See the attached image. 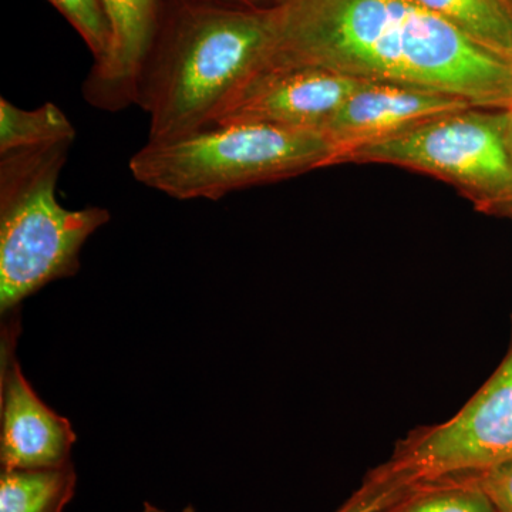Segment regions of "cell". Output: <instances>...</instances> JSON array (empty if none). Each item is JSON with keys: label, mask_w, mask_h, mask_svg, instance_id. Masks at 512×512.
<instances>
[{"label": "cell", "mask_w": 512, "mask_h": 512, "mask_svg": "<svg viewBox=\"0 0 512 512\" xmlns=\"http://www.w3.org/2000/svg\"><path fill=\"white\" fill-rule=\"evenodd\" d=\"M138 512H165L161 510V508L156 507V505L150 504V503H144L143 508H141ZM181 512H197L195 511L194 507H191V505H188V507H185L183 511Z\"/></svg>", "instance_id": "obj_20"}, {"label": "cell", "mask_w": 512, "mask_h": 512, "mask_svg": "<svg viewBox=\"0 0 512 512\" xmlns=\"http://www.w3.org/2000/svg\"><path fill=\"white\" fill-rule=\"evenodd\" d=\"M362 82L322 67L269 64L244 84L212 127L258 123L320 133Z\"/></svg>", "instance_id": "obj_8"}, {"label": "cell", "mask_w": 512, "mask_h": 512, "mask_svg": "<svg viewBox=\"0 0 512 512\" xmlns=\"http://www.w3.org/2000/svg\"><path fill=\"white\" fill-rule=\"evenodd\" d=\"M460 474L480 485L481 490L493 501L497 512H512V460L485 470Z\"/></svg>", "instance_id": "obj_17"}, {"label": "cell", "mask_w": 512, "mask_h": 512, "mask_svg": "<svg viewBox=\"0 0 512 512\" xmlns=\"http://www.w3.org/2000/svg\"><path fill=\"white\" fill-rule=\"evenodd\" d=\"M82 36L99 64L109 56L113 35L103 0H47Z\"/></svg>", "instance_id": "obj_16"}, {"label": "cell", "mask_w": 512, "mask_h": 512, "mask_svg": "<svg viewBox=\"0 0 512 512\" xmlns=\"http://www.w3.org/2000/svg\"><path fill=\"white\" fill-rule=\"evenodd\" d=\"M276 12L215 0H167L138 82L148 141L214 126L225 106L274 52Z\"/></svg>", "instance_id": "obj_2"}, {"label": "cell", "mask_w": 512, "mask_h": 512, "mask_svg": "<svg viewBox=\"0 0 512 512\" xmlns=\"http://www.w3.org/2000/svg\"><path fill=\"white\" fill-rule=\"evenodd\" d=\"M76 485L73 461L39 470H2L0 512H64Z\"/></svg>", "instance_id": "obj_11"}, {"label": "cell", "mask_w": 512, "mask_h": 512, "mask_svg": "<svg viewBox=\"0 0 512 512\" xmlns=\"http://www.w3.org/2000/svg\"><path fill=\"white\" fill-rule=\"evenodd\" d=\"M501 2H503L504 5L507 6V8L510 9V12L512 13V0H501Z\"/></svg>", "instance_id": "obj_21"}, {"label": "cell", "mask_w": 512, "mask_h": 512, "mask_svg": "<svg viewBox=\"0 0 512 512\" xmlns=\"http://www.w3.org/2000/svg\"><path fill=\"white\" fill-rule=\"evenodd\" d=\"M319 131L237 123L148 143L130 158L134 180L175 200L217 201L231 192L330 167Z\"/></svg>", "instance_id": "obj_4"}, {"label": "cell", "mask_w": 512, "mask_h": 512, "mask_svg": "<svg viewBox=\"0 0 512 512\" xmlns=\"http://www.w3.org/2000/svg\"><path fill=\"white\" fill-rule=\"evenodd\" d=\"M500 117L505 144L512 157V109L500 111Z\"/></svg>", "instance_id": "obj_19"}, {"label": "cell", "mask_w": 512, "mask_h": 512, "mask_svg": "<svg viewBox=\"0 0 512 512\" xmlns=\"http://www.w3.org/2000/svg\"><path fill=\"white\" fill-rule=\"evenodd\" d=\"M383 512H497L493 501L464 474L420 480Z\"/></svg>", "instance_id": "obj_14"}, {"label": "cell", "mask_w": 512, "mask_h": 512, "mask_svg": "<svg viewBox=\"0 0 512 512\" xmlns=\"http://www.w3.org/2000/svg\"><path fill=\"white\" fill-rule=\"evenodd\" d=\"M512 460V318L507 353L490 379L451 419L417 427L389 463L416 480L485 470Z\"/></svg>", "instance_id": "obj_6"}, {"label": "cell", "mask_w": 512, "mask_h": 512, "mask_svg": "<svg viewBox=\"0 0 512 512\" xmlns=\"http://www.w3.org/2000/svg\"><path fill=\"white\" fill-rule=\"evenodd\" d=\"M3 316L0 343V466L39 470L72 461L77 437L72 424L33 390L16 357L18 311Z\"/></svg>", "instance_id": "obj_7"}, {"label": "cell", "mask_w": 512, "mask_h": 512, "mask_svg": "<svg viewBox=\"0 0 512 512\" xmlns=\"http://www.w3.org/2000/svg\"><path fill=\"white\" fill-rule=\"evenodd\" d=\"M478 45L512 62V13L501 0H414Z\"/></svg>", "instance_id": "obj_12"}, {"label": "cell", "mask_w": 512, "mask_h": 512, "mask_svg": "<svg viewBox=\"0 0 512 512\" xmlns=\"http://www.w3.org/2000/svg\"><path fill=\"white\" fill-rule=\"evenodd\" d=\"M74 141L0 156V312L80 268L87 239L110 221L106 208L67 210L57 181Z\"/></svg>", "instance_id": "obj_3"}, {"label": "cell", "mask_w": 512, "mask_h": 512, "mask_svg": "<svg viewBox=\"0 0 512 512\" xmlns=\"http://www.w3.org/2000/svg\"><path fill=\"white\" fill-rule=\"evenodd\" d=\"M417 481L386 461L369 471L362 485L336 512H383L400 500Z\"/></svg>", "instance_id": "obj_15"}, {"label": "cell", "mask_w": 512, "mask_h": 512, "mask_svg": "<svg viewBox=\"0 0 512 512\" xmlns=\"http://www.w3.org/2000/svg\"><path fill=\"white\" fill-rule=\"evenodd\" d=\"M468 101L403 84L366 82L350 94L320 133L332 144L330 165L359 148L382 143L421 124L471 109Z\"/></svg>", "instance_id": "obj_9"}, {"label": "cell", "mask_w": 512, "mask_h": 512, "mask_svg": "<svg viewBox=\"0 0 512 512\" xmlns=\"http://www.w3.org/2000/svg\"><path fill=\"white\" fill-rule=\"evenodd\" d=\"M269 64L313 66L366 82L512 109V62L414 0H288L275 9Z\"/></svg>", "instance_id": "obj_1"}, {"label": "cell", "mask_w": 512, "mask_h": 512, "mask_svg": "<svg viewBox=\"0 0 512 512\" xmlns=\"http://www.w3.org/2000/svg\"><path fill=\"white\" fill-rule=\"evenodd\" d=\"M109 16V56L93 64L83 96L96 109L116 113L136 104L138 82L156 40L167 0H103Z\"/></svg>", "instance_id": "obj_10"}, {"label": "cell", "mask_w": 512, "mask_h": 512, "mask_svg": "<svg viewBox=\"0 0 512 512\" xmlns=\"http://www.w3.org/2000/svg\"><path fill=\"white\" fill-rule=\"evenodd\" d=\"M76 140V128L56 104L20 109L0 99V156Z\"/></svg>", "instance_id": "obj_13"}, {"label": "cell", "mask_w": 512, "mask_h": 512, "mask_svg": "<svg viewBox=\"0 0 512 512\" xmlns=\"http://www.w3.org/2000/svg\"><path fill=\"white\" fill-rule=\"evenodd\" d=\"M384 164L453 185L477 211L512 217V157L500 111L471 109L421 124L400 136L359 148L339 164Z\"/></svg>", "instance_id": "obj_5"}, {"label": "cell", "mask_w": 512, "mask_h": 512, "mask_svg": "<svg viewBox=\"0 0 512 512\" xmlns=\"http://www.w3.org/2000/svg\"><path fill=\"white\" fill-rule=\"evenodd\" d=\"M511 221H512V217H511Z\"/></svg>", "instance_id": "obj_22"}, {"label": "cell", "mask_w": 512, "mask_h": 512, "mask_svg": "<svg viewBox=\"0 0 512 512\" xmlns=\"http://www.w3.org/2000/svg\"><path fill=\"white\" fill-rule=\"evenodd\" d=\"M215 2L227 3V5L242 6V8H251L259 10L278 9L285 5L288 0H215Z\"/></svg>", "instance_id": "obj_18"}]
</instances>
